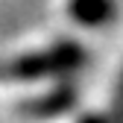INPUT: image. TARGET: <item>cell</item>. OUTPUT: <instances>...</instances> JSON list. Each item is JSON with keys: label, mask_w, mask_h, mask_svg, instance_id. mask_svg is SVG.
<instances>
[{"label": "cell", "mask_w": 123, "mask_h": 123, "mask_svg": "<svg viewBox=\"0 0 123 123\" xmlns=\"http://www.w3.org/2000/svg\"><path fill=\"white\" fill-rule=\"evenodd\" d=\"M97 44L44 21L15 35L0 50V73L15 76H82L94 62Z\"/></svg>", "instance_id": "obj_1"}, {"label": "cell", "mask_w": 123, "mask_h": 123, "mask_svg": "<svg viewBox=\"0 0 123 123\" xmlns=\"http://www.w3.org/2000/svg\"><path fill=\"white\" fill-rule=\"evenodd\" d=\"M47 9H50L47 21H53L56 26L68 29L91 44L97 41V35L105 38V32L120 15L114 12L117 0H50Z\"/></svg>", "instance_id": "obj_2"}]
</instances>
